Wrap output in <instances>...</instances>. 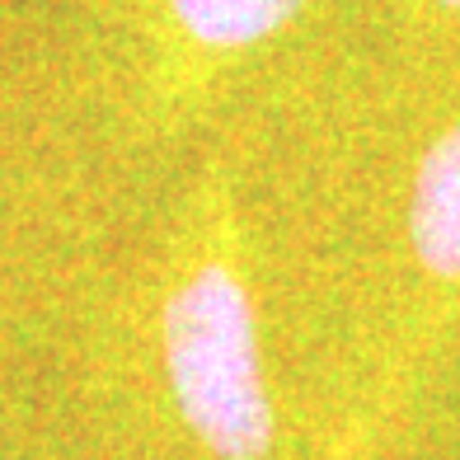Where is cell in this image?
<instances>
[{"label":"cell","mask_w":460,"mask_h":460,"mask_svg":"<svg viewBox=\"0 0 460 460\" xmlns=\"http://www.w3.org/2000/svg\"><path fill=\"white\" fill-rule=\"evenodd\" d=\"M409 244L432 282L460 287V122L447 128L418 160L409 198Z\"/></svg>","instance_id":"obj_2"},{"label":"cell","mask_w":460,"mask_h":460,"mask_svg":"<svg viewBox=\"0 0 460 460\" xmlns=\"http://www.w3.org/2000/svg\"><path fill=\"white\" fill-rule=\"evenodd\" d=\"M437 5H442V10H456V14H460V0H437Z\"/></svg>","instance_id":"obj_4"},{"label":"cell","mask_w":460,"mask_h":460,"mask_svg":"<svg viewBox=\"0 0 460 460\" xmlns=\"http://www.w3.org/2000/svg\"><path fill=\"white\" fill-rule=\"evenodd\" d=\"M305 0H170L183 33L207 52H244L273 38Z\"/></svg>","instance_id":"obj_3"},{"label":"cell","mask_w":460,"mask_h":460,"mask_svg":"<svg viewBox=\"0 0 460 460\" xmlns=\"http://www.w3.org/2000/svg\"><path fill=\"white\" fill-rule=\"evenodd\" d=\"M164 371L188 432L221 460L273 451V394L263 376L259 320L244 278L226 254H207L164 305Z\"/></svg>","instance_id":"obj_1"}]
</instances>
